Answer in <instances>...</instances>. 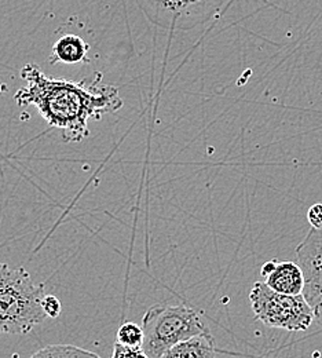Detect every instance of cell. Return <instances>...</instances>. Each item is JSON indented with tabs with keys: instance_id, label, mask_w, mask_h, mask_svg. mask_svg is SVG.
Returning a JSON list of instances; mask_svg holds the SVG:
<instances>
[{
	"instance_id": "1",
	"label": "cell",
	"mask_w": 322,
	"mask_h": 358,
	"mask_svg": "<svg viewBox=\"0 0 322 358\" xmlns=\"http://www.w3.org/2000/svg\"><path fill=\"white\" fill-rule=\"evenodd\" d=\"M21 78L27 86L15 92V102L22 108L35 106L51 127L62 131L66 143L82 142L90 134L92 119L98 120L123 106L119 90L102 85L101 73L94 80L71 82L47 76L38 65L27 64Z\"/></svg>"
},
{
	"instance_id": "2",
	"label": "cell",
	"mask_w": 322,
	"mask_h": 358,
	"mask_svg": "<svg viewBox=\"0 0 322 358\" xmlns=\"http://www.w3.org/2000/svg\"><path fill=\"white\" fill-rule=\"evenodd\" d=\"M43 296L45 285L35 284L25 268L0 264V334L24 335L42 324Z\"/></svg>"
},
{
	"instance_id": "3",
	"label": "cell",
	"mask_w": 322,
	"mask_h": 358,
	"mask_svg": "<svg viewBox=\"0 0 322 358\" xmlns=\"http://www.w3.org/2000/svg\"><path fill=\"white\" fill-rule=\"evenodd\" d=\"M142 331L140 350L149 358H161L171 346L208 332L210 328L203 317L191 308L159 303L143 315Z\"/></svg>"
},
{
	"instance_id": "4",
	"label": "cell",
	"mask_w": 322,
	"mask_h": 358,
	"mask_svg": "<svg viewBox=\"0 0 322 358\" xmlns=\"http://www.w3.org/2000/svg\"><path fill=\"white\" fill-rule=\"evenodd\" d=\"M255 317L268 327L291 332L309 329L314 322L313 312L300 295H285L273 291L263 281H256L249 294Z\"/></svg>"
},
{
	"instance_id": "5",
	"label": "cell",
	"mask_w": 322,
	"mask_h": 358,
	"mask_svg": "<svg viewBox=\"0 0 322 358\" xmlns=\"http://www.w3.org/2000/svg\"><path fill=\"white\" fill-rule=\"evenodd\" d=\"M224 0H137L146 18L164 29L190 31L219 10Z\"/></svg>"
},
{
	"instance_id": "6",
	"label": "cell",
	"mask_w": 322,
	"mask_h": 358,
	"mask_svg": "<svg viewBox=\"0 0 322 358\" xmlns=\"http://www.w3.org/2000/svg\"><path fill=\"white\" fill-rule=\"evenodd\" d=\"M296 264L303 274L302 296L322 328V230H309L296 248Z\"/></svg>"
},
{
	"instance_id": "7",
	"label": "cell",
	"mask_w": 322,
	"mask_h": 358,
	"mask_svg": "<svg viewBox=\"0 0 322 358\" xmlns=\"http://www.w3.org/2000/svg\"><path fill=\"white\" fill-rule=\"evenodd\" d=\"M265 284L273 291L285 295H300L303 289V274L296 262L269 261L261 268Z\"/></svg>"
},
{
	"instance_id": "8",
	"label": "cell",
	"mask_w": 322,
	"mask_h": 358,
	"mask_svg": "<svg viewBox=\"0 0 322 358\" xmlns=\"http://www.w3.org/2000/svg\"><path fill=\"white\" fill-rule=\"evenodd\" d=\"M215 339L211 331L191 336L171 346L161 358H215Z\"/></svg>"
},
{
	"instance_id": "9",
	"label": "cell",
	"mask_w": 322,
	"mask_h": 358,
	"mask_svg": "<svg viewBox=\"0 0 322 358\" xmlns=\"http://www.w3.org/2000/svg\"><path fill=\"white\" fill-rule=\"evenodd\" d=\"M90 45H87L80 36L65 35L59 38L51 50L50 62H64V64H79L87 61Z\"/></svg>"
},
{
	"instance_id": "10",
	"label": "cell",
	"mask_w": 322,
	"mask_h": 358,
	"mask_svg": "<svg viewBox=\"0 0 322 358\" xmlns=\"http://www.w3.org/2000/svg\"><path fill=\"white\" fill-rule=\"evenodd\" d=\"M31 358H101L92 352L69 346V345H54L47 346L34 355Z\"/></svg>"
},
{
	"instance_id": "11",
	"label": "cell",
	"mask_w": 322,
	"mask_h": 358,
	"mask_svg": "<svg viewBox=\"0 0 322 358\" xmlns=\"http://www.w3.org/2000/svg\"><path fill=\"white\" fill-rule=\"evenodd\" d=\"M143 341V331L142 327L136 322H124L117 331V343L140 349Z\"/></svg>"
},
{
	"instance_id": "12",
	"label": "cell",
	"mask_w": 322,
	"mask_h": 358,
	"mask_svg": "<svg viewBox=\"0 0 322 358\" xmlns=\"http://www.w3.org/2000/svg\"><path fill=\"white\" fill-rule=\"evenodd\" d=\"M42 309H43V312H45L47 317L57 318L61 314L62 306H61V302L57 296L45 295L43 299H42Z\"/></svg>"
},
{
	"instance_id": "13",
	"label": "cell",
	"mask_w": 322,
	"mask_h": 358,
	"mask_svg": "<svg viewBox=\"0 0 322 358\" xmlns=\"http://www.w3.org/2000/svg\"><path fill=\"white\" fill-rule=\"evenodd\" d=\"M112 358H149L140 349L136 348H127L116 342L115 350H113V357Z\"/></svg>"
},
{
	"instance_id": "14",
	"label": "cell",
	"mask_w": 322,
	"mask_h": 358,
	"mask_svg": "<svg viewBox=\"0 0 322 358\" xmlns=\"http://www.w3.org/2000/svg\"><path fill=\"white\" fill-rule=\"evenodd\" d=\"M307 221L313 229L322 230V203H317L309 208Z\"/></svg>"
},
{
	"instance_id": "15",
	"label": "cell",
	"mask_w": 322,
	"mask_h": 358,
	"mask_svg": "<svg viewBox=\"0 0 322 358\" xmlns=\"http://www.w3.org/2000/svg\"><path fill=\"white\" fill-rule=\"evenodd\" d=\"M3 89H4V86L0 83V94H1V91H3Z\"/></svg>"
},
{
	"instance_id": "16",
	"label": "cell",
	"mask_w": 322,
	"mask_h": 358,
	"mask_svg": "<svg viewBox=\"0 0 322 358\" xmlns=\"http://www.w3.org/2000/svg\"><path fill=\"white\" fill-rule=\"evenodd\" d=\"M14 358H17V356H15V357H14Z\"/></svg>"
}]
</instances>
